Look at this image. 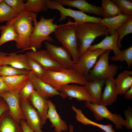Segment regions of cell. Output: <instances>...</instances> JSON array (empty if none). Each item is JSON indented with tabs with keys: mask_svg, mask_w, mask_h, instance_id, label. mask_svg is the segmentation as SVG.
<instances>
[{
	"mask_svg": "<svg viewBox=\"0 0 132 132\" xmlns=\"http://www.w3.org/2000/svg\"><path fill=\"white\" fill-rule=\"evenodd\" d=\"M10 90L0 76V96Z\"/></svg>",
	"mask_w": 132,
	"mask_h": 132,
	"instance_id": "41",
	"label": "cell"
},
{
	"mask_svg": "<svg viewBox=\"0 0 132 132\" xmlns=\"http://www.w3.org/2000/svg\"><path fill=\"white\" fill-rule=\"evenodd\" d=\"M72 109L76 113V118L77 121L85 125H91L99 128L105 132H115L113 129L112 124L103 125L97 123L87 118L80 110L75 106H72Z\"/></svg>",
	"mask_w": 132,
	"mask_h": 132,
	"instance_id": "27",
	"label": "cell"
},
{
	"mask_svg": "<svg viewBox=\"0 0 132 132\" xmlns=\"http://www.w3.org/2000/svg\"><path fill=\"white\" fill-rule=\"evenodd\" d=\"M49 107L47 118L51 122V126L54 127L56 132L67 131L68 126L66 122L61 118L56 110L55 105L51 100H48Z\"/></svg>",
	"mask_w": 132,
	"mask_h": 132,
	"instance_id": "21",
	"label": "cell"
},
{
	"mask_svg": "<svg viewBox=\"0 0 132 132\" xmlns=\"http://www.w3.org/2000/svg\"><path fill=\"white\" fill-rule=\"evenodd\" d=\"M63 6L77 8L84 13L93 14L104 17L101 7L90 4L85 0H57Z\"/></svg>",
	"mask_w": 132,
	"mask_h": 132,
	"instance_id": "16",
	"label": "cell"
},
{
	"mask_svg": "<svg viewBox=\"0 0 132 132\" xmlns=\"http://www.w3.org/2000/svg\"><path fill=\"white\" fill-rule=\"evenodd\" d=\"M3 53L0 52V66H1V58Z\"/></svg>",
	"mask_w": 132,
	"mask_h": 132,
	"instance_id": "45",
	"label": "cell"
},
{
	"mask_svg": "<svg viewBox=\"0 0 132 132\" xmlns=\"http://www.w3.org/2000/svg\"><path fill=\"white\" fill-rule=\"evenodd\" d=\"M47 6L48 9L58 11L60 14L58 22H61L65 20L68 17L73 18L76 24L86 22H92L100 23L102 19L100 17H97L88 15L80 11L67 8L57 0H47Z\"/></svg>",
	"mask_w": 132,
	"mask_h": 132,
	"instance_id": "6",
	"label": "cell"
},
{
	"mask_svg": "<svg viewBox=\"0 0 132 132\" xmlns=\"http://www.w3.org/2000/svg\"><path fill=\"white\" fill-rule=\"evenodd\" d=\"M110 59L114 61H125L129 68L132 64V46L125 49L121 50L120 53L117 55L110 57Z\"/></svg>",
	"mask_w": 132,
	"mask_h": 132,
	"instance_id": "32",
	"label": "cell"
},
{
	"mask_svg": "<svg viewBox=\"0 0 132 132\" xmlns=\"http://www.w3.org/2000/svg\"><path fill=\"white\" fill-rule=\"evenodd\" d=\"M124 113L125 117L124 120V126L127 129H132V112L131 108H129L125 110Z\"/></svg>",
	"mask_w": 132,
	"mask_h": 132,
	"instance_id": "39",
	"label": "cell"
},
{
	"mask_svg": "<svg viewBox=\"0 0 132 132\" xmlns=\"http://www.w3.org/2000/svg\"><path fill=\"white\" fill-rule=\"evenodd\" d=\"M118 37V34L116 31L111 35H106L104 38L99 43L91 45L88 50L93 51L100 49L106 50H112L113 51L114 56L117 55L121 51L117 45Z\"/></svg>",
	"mask_w": 132,
	"mask_h": 132,
	"instance_id": "20",
	"label": "cell"
},
{
	"mask_svg": "<svg viewBox=\"0 0 132 132\" xmlns=\"http://www.w3.org/2000/svg\"><path fill=\"white\" fill-rule=\"evenodd\" d=\"M19 15L4 0L0 4V22H9Z\"/></svg>",
	"mask_w": 132,
	"mask_h": 132,
	"instance_id": "31",
	"label": "cell"
},
{
	"mask_svg": "<svg viewBox=\"0 0 132 132\" xmlns=\"http://www.w3.org/2000/svg\"><path fill=\"white\" fill-rule=\"evenodd\" d=\"M27 56L28 63L31 68V71L37 77L42 79L44 75L46 70L35 61Z\"/></svg>",
	"mask_w": 132,
	"mask_h": 132,
	"instance_id": "36",
	"label": "cell"
},
{
	"mask_svg": "<svg viewBox=\"0 0 132 132\" xmlns=\"http://www.w3.org/2000/svg\"><path fill=\"white\" fill-rule=\"evenodd\" d=\"M111 51L106 50L99 56L98 61L89 73L88 81L96 79L105 80L110 77H114L116 75L118 66L109 64V56Z\"/></svg>",
	"mask_w": 132,
	"mask_h": 132,
	"instance_id": "7",
	"label": "cell"
},
{
	"mask_svg": "<svg viewBox=\"0 0 132 132\" xmlns=\"http://www.w3.org/2000/svg\"><path fill=\"white\" fill-rule=\"evenodd\" d=\"M76 24L69 19L67 22L58 25L54 32L56 38L69 52L74 64L80 58L76 34Z\"/></svg>",
	"mask_w": 132,
	"mask_h": 132,
	"instance_id": "3",
	"label": "cell"
},
{
	"mask_svg": "<svg viewBox=\"0 0 132 132\" xmlns=\"http://www.w3.org/2000/svg\"><path fill=\"white\" fill-rule=\"evenodd\" d=\"M46 70L59 71L64 68L56 61L46 50L30 51L26 54Z\"/></svg>",
	"mask_w": 132,
	"mask_h": 132,
	"instance_id": "12",
	"label": "cell"
},
{
	"mask_svg": "<svg viewBox=\"0 0 132 132\" xmlns=\"http://www.w3.org/2000/svg\"><path fill=\"white\" fill-rule=\"evenodd\" d=\"M29 72L27 70L17 68L10 65H2L0 66V76H1L28 75Z\"/></svg>",
	"mask_w": 132,
	"mask_h": 132,
	"instance_id": "34",
	"label": "cell"
},
{
	"mask_svg": "<svg viewBox=\"0 0 132 132\" xmlns=\"http://www.w3.org/2000/svg\"><path fill=\"white\" fill-rule=\"evenodd\" d=\"M6 54L3 53L1 60V66L8 65L15 68L31 71L27 62V56L26 54L17 55L15 53Z\"/></svg>",
	"mask_w": 132,
	"mask_h": 132,
	"instance_id": "17",
	"label": "cell"
},
{
	"mask_svg": "<svg viewBox=\"0 0 132 132\" xmlns=\"http://www.w3.org/2000/svg\"><path fill=\"white\" fill-rule=\"evenodd\" d=\"M29 99L32 105L38 112L44 125L47 119V113L49 107L48 100L41 96L35 90Z\"/></svg>",
	"mask_w": 132,
	"mask_h": 132,
	"instance_id": "19",
	"label": "cell"
},
{
	"mask_svg": "<svg viewBox=\"0 0 132 132\" xmlns=\"http://www.w3.org/2000/svg\"><path fill=\"white\" fill-rule=\"evenodd\" d=\"M107 30L106 26L100 23L86 22L76 24V34L80 58L97 37L108 35Z\"/></svg>",
	"mask_w": 132,
	"mask_h": 132,
	"instance_id": "1",
	"label": "cell"
},
{
	"mask_svg": "<svg viewBox=\"0 0 132 132\" xmlns=\"http://www.w3.org/2000/svg\"><path fill=\"white\" fill-rule=\"evenodd\" d=\"M4 2L18 14L25 11V3L23 0H4Z\"/></svg>",
	"mask_w": 132,
	"mask_h": 132,
	"instance_id": "38",
	"label": "cell"
},
{
	"mask_svg": "<svg viewBox=\"0 0 132 132\" xmlns=\"http://www.w3.org/2000/svg\"><path fill=\"white\" fill-rule=\"evenodd\" d=\"M28 76L35 91L45 99H47L50 97L56 95H59L63 98H66L52 86L36 76L31 71H29Z\"/></svg>",
	"mask_w": 132,
	"mask_h": 132,
	"instance_id": "15",
	"label": "cell"
},
{
	"mask_svg": "<svg viewBox=\"0 0 132 132\" xmlns=\"http://www.w3.org/2000/svg\"><path fill=\"white\" fill-rule=\"evenodd\" d=\"M131 15L121 14L113 17L104 18L101 19L100 23L107 27L108 34H109L111 35L127 21Z\"/></svg>",
	"mask_w": 132,
	"mask_h": 132,
	"instance_id": "22",
	"label": "cell"
},
{
	"mask_svg": "<svg viewBox=\"0 0 132 132\" xmlns=\"http://www.w3.org/2000/svg\"><path fill=\"white\" fill-rule=\"evenodd\" d=\"M16 17L11 21L7 22L5 25L0 26L1 33L0 37V46L10 41H14L16 42L18 41L19 36L14 26V22Z\"/></svg>",
	"mask_w": 132,
	"mask_h": 132,
	"instance_id": "23",
	"label": "cell"
},
{
	"mask_svg": "<svg viewBox=\"0 0 132 132\" xmlns=\"http://www.w3.org/2000/svg\"><path fill=\"white\" fill-rule=\"evenodd\" d=\"M3 1V0H0V4Z\"/></svg>",
	"mask_w": 132,
	"mask_h": 132,
	"instance_id": "46",
	"label": "cell"
},
{
	"mask_svg": "<svg viewBox=\"0 0 132 132\" xmlns=\"http://www.w3.org/2000/svg\"><path fill=\"white\" fill-rule=\"evenodd\" d=\"M47 0H28L25 3V11L36 13L45 11L48 8Z\"/></svg>",
	"mask_w": 132,
	"mask_h": 132,
	"instance_id": "30",
	"label": "cell"
},
{
	"mask_svg": "<svg viewBox=\"0 0 132 132\" xmlns=\"http://www.w3.org/2000/svg\"><path fill=\"white\" fill-rule=\"evenodd\" d=\"M118 34L117 45L120 49L122 45L121 42L124 37L127 34L132 33V15L129 20L121 26L117 30Z\"/></svg>",
	"mask_w": 132,
	"mask_h": 132,
	"instance_id": "33",
	"label": "cell"
},
{
	"mask_svg": "<svg viewBox=\"0 0 132 132\" xmlns=\"http://www.w3.org/2000/svg\"><path fill=\"white\" fill-rule=\"evenodd\" d=\"M65 132V131H64V132Z\"/></svg>",
	"mask_w": 132,
	"mask_h": 132,
	"instance_id": "47",
	"label": "cell"
},
{
	"mask_svg": "<svg viewBox=\"0 0 132 132\" xmlns=\"http://www.w3.org/2000/svg\"><path fill=\"white\" fill-rule=\"evenodd\" d=\"M105 87L102 93L101 104L106 107L115 101L118 95L114 77H110L105 80Z\"/></svg>",
	"mask_w": 132,
	"mask_h": 132,
	"instance_id": "18",
	"label": "cell"
},
{
	"mask_svg": "<svg viewBox=\"0 0 132 132\" xmlns=\"http://www.w3.org/2000/svg\"><path fill=\"white\" fill-rule=\"evenodd\" d=\"M0 132H23L20 123L10 116L8 111L0 118Z\"/></svg>",
	"mask_w": 132,
	"mask_h": 132,
	"instance_id": "25",
	"label": "cell"
},
{
	"mask_svg": "<svg viewBox=\"0 0 132 132\" xmlns=\"http://www.w3.org/2000/svg\"><path fill=\"white\" fill-rule=\"evenodd\" d=\"M20 102L28 125L34 132H43L41 129L43 125L40 115L29 99L24 100L20 99Z\"/></svg>",
	"mask_w": 132,
	"mask_h": 132,
	"instance_id": "11",
	"label": "cell"
},
{
	"mask_svg": "<svg viewBox=\"0 0 132 132\" xmlns=\"http://www.w3.org/2000/svg\"><path fill=\"white\" fill-rule=\"evenodd\" d=\"M106 51L100 49L93 51L88 49L74 64L73 68L85 76L88 81L90 70L96 63L98 57Z\"/></svg>",
	"mask_w": 132,
	"mask_h": 132,
	"instance_id": "9",
	"label": "cell"
},
{
	"mask_svg": "<svg viewBox=\"0 0 132 132\" xmlns=\"http://www.w3.org/2000/svg\"><path fill=\"white\" fill-rule=\"evenodd\" d=\"M8 110L9 108L7 103L4 99L0 96V118Z\"/></svg>",
	"mask_w": 132,
	"mask_h": 132,
	"instance_id": "40",
	"label": "cell"
},
{
	"mask_svg": "<svg viewBox=\"0 0 132 132\" xmlns=\"http://www.w3.org/2000/svg\"><path fill=\"white\" fill-rule=\"evenodd\" d=\"M74 127L72 124H70L69 127V132H74Z\"/></svg>",
	"mask_w": 132,
	"mask_h": 132,
	"instance_id": "44",
	"label": "cell"
},
{
	"mask_svg": "<svg viewBox=\"0 0 132 132\" xmlns=\"http://www.w3.org/2000/svg\"><path fill=\"white\" fill-rule=\"evenodd\" d=\"M37 13L25 11L16 17L14 26L19 36L16 44L17 48L29 49L30 38L34 29L32 22L37 20Z\"/></svg>",
	"mask_w": 132,
	"mask_h": 132,
	"instance_id": "5",
	"label": "cell"
},
{
	"mask_svg": "<svg viewBox=\"0 0 132 132\" xmlns=\"http://www.w3.org/2000/svg\"><path fill=\"white\" fill-rule=\"evenodd\" d=\"M42 79L58 91L63 85L73 83L85 86L88 81L85 76L73 68H64L57 71L46 70Z\"/></svg>",
	"mask_w": 132,
	"mask_h": 132,
	"instance_id": "2",
	"label": "cell"
},
{
	"mask_svg": "<svg viewBox=\"0 0 132 132\" xmlns=\"http://www.w3.org/2000/svg\"><path fill=\"white\" fill-rule=\"evenodd\" d=\"M59 92L66 98H75L79 101H84L94 104V101L85 86L77 84L62 86Z\"/></svg>",
	"mask_w": 132,
	"mask_h": 132,
	"instance_id": "14",
	"label": "cell"
},
{
	"mask_svg": "<svg viewBox=\"0 0 132 132\" xmlns=\"http://www.w3.org/2000/svg\"><path fill=\"white\" fill-rule=\"evenodd\" d=\"M84 105L93 112L96 121H100L103 118H106L113 122L116 129H123L124 120L120 115L112 113L108 110L106 106L101 104H93L85 101Z\"/></svg>",
	"mask_w": 132,
	"mask_h": 132,
	"instance_id": "8",
	"label": "cell"
},
{
	"mask_svg": "<svg viewBox=\"0 0 132 132\" xmlns=\"http://www.w3.org/2000/svg\"><path fill=\"white\" fill-rule=\"evenodd\" d=\"M55 20L53 18L46 19L41 16L38 22L36 20L33 22L34 29L30 38L29 49L36 51L41 48L43 42L50 43L53 41L50 35L58 26L54 23Z\"/></svg>",
	"mask_w": 132,
	"mask_h": 132,
	"instance_id": "4",
	"label": "cell"
},
{
	"mask_svg": "<svg viewBox=\"0 0 132 132\" xmlns=\"http://www.w3.org/2000/svg\"><path fill=\"white\" fill-rule=\"evenodd\" d=\"M105 79H96L88 81L85 85L93 99L94 104H101L102 88Z\"/></svg>",
	"mask_w": 132,
	"mask_h": 132,
	"instance_id": "26",
	"label": "cell"
},
{
	"mask_svg": "<svg viewBox=\"0 0 132 132\" xmlns=\"http://www.w3.org/2000/svg\"><path fill=\"white\" fill-rule=\"evenodd\" d=\"M132 71H124L119 74L115 82L118 94H124L132 86Z\"/></svg>",
	"mask_w": 132,
	"mask_h": 132,
	"instance_id": "24",
	"label": "cell"
},
{
	"mask_svg": "<svg viewBox=\"0 0 132 132\" xmlns=\"http://www.w3.org/2000/svg\"><path fill=\"white\" fill-rule=\"evenodd\" d=\"M112 0L118 6L123 14L129 16L132 15V1L127 0Z\"/></svg>",
	"mask_w": 132,
	"mask_h": 132,
	"instance_id": "37",
	"label": "cell"
},
{
	"mask_svg": "<svg viewBox=\"0 0 132 132\" xmlns=\"http://www.w3.org/2000/svg\"><path fill=\"white\" fill-rule=\"evenodd\" d=\"M20 89L10 90L0 96L8 105L9 115L14 120L20 123L21 120H25L20 104L19 94Z\"/></svg>",
	"mask_w": 132,
	"mask_h": 132,
	"instance_id": "10",
	"label": "cell"
},
{
	"mask_svg": "<svg viewBox=\"0 0 132 132\" xmlns=\"http://www.w3.org/2000/svg\"><path fill=\"white\" fill-rule=\"evenodd\" d=\"M124 97L128 100H131L132 99V86L124 93Z\"/></svg>",
	"mask_w": 132,
	"mask_h": 132,
	"instance_id": "43",
	"label": "cell"
},
{
	"mask_svg": "<svg viewBox=\"0 0 132 132\" xmlns=\"http://www.w3.org/2000/svg\"><path fill=\"white\" fill-rule=\"evenodd\" d=\"M101 6L104 18H109L122 14L119 7L112 0H102Z\"/></svg>",
	"mask_w": 132,
	"mask_h": 132,
	"instance_id": "29",
	"label": "cell"
},
{
	"mask_svg": "<svg viewBox=\"0 0 132 132\" xmlns=\"http://www.w3.org/2000/svg\"><path fill=\"white\" fill-rule=\"evenodd\" d=\"M2 77L10 90L20 88L26 81L29 79L28 75L3 76Z\"/></svg>",
	"mask_w": 132,
	"mask_h": 132,
	"instance_id": "28",
	"label": "cell"
},
{
	"mask_svg": "<svg viewBox=\"0 0 132 132\" xmlns=\"http://www.w3.org/2000/svg\"><path fill=\"white\" fill-rule=\"evenodd\" d=\"M35 90L33 84L29 79L27 80L20 88L19 92L20 99L29 100Z\"/></svg>",
	"mask_w": 132,
	"mask_h": 132,
	"instance_id": "35",
	"label": "cell"
},
{
	"mask_svg": "<svg viewBox=\"0 0 132 132\" xmlns=\"http://www.w3.org/2000/svg\"><path fill=\"white\" fill-rule=\"evenodd\" d=\"M20 124L22 127L23 132H34L28 125L25 120H21L20 122Z\"/></svg>",
	"mask_w": 132,
	"mask_h": 132,
	"instance_id": "42",
	"label": "cell"
},
{
	"mask_svg": "<svg viewBox=\"0 0 132 132\" xmlns=\"http://www.w3.org/2000/svg\"><path fill=\"white\" fill-rule=\"evenodd\" d=\"M44 44L46 50L54 60L64 68L73 69L74 63L68 51L63 47H60L45 41Z\"/></svg>",
	"mask_w": 132,
	"mask_h": 132,
	"instance_id": "13",
	"label": "cell"
}]
</instances>
